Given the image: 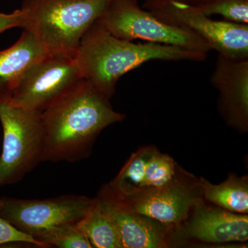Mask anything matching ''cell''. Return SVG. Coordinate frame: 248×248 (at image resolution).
<instances>
[{
  "label": "cell",
  "mask_w": 248,
  "mask_h": 248,
  "mask_svg": "<svg viewBox=\"0 0 248 248\" xmlns=\"http://www.w3.org/2000/svg\"><path fill=\"white\" fill-rule=\"evenodd\" d=\"M95 199L113 221L122 248H164L172 244L174 228L134 211L108 184L103 186Z\"/></svg>",
  "instance_id": "obj_11"
},
{
  "label": "cell",
  "mask_w": 248,
  "mask_h": 248,
  "mask_svg": "<svg viewBox=\"0 0 248 248\" xmlns=\"http://www.w3.org/2000/svg\"><path fill=\"white\" fill-rule=\"evenodd\" d=\"M42 161L76 162L87 157L99 133L125 115L110 98L84 81L42 113Z\"/></svg>",
  "instance_id": "obj_1"
},
{
  "label": "cell",
  "mask_w": 248,
  "mask_h": 248,
  "mask_svg": "<svg viewBox=\"0 0 248 248\" xmlns=\"http://www.w3.org/2000/svg\"><path fill=\"white\" fill-rule=\"evenodd\" d=\"M199 9L209 17L218 15L228 22L248 24V0H213Z\"/></svg>",
  "instance_id": "obj_19"
},
{
  "label": "cell",
  "mask_w": 248,
  "mask_h": 248,
  "mask_svg": "<svg viewBox=\"0 0 248 248\" xmlns=\"http://www.w3.org/2000/svg\"><path fill=\"white\" fill-rule=\"evenodd\" d=\"M210 81L218 91V110L228 125L248 128V59L231 60L218 54Z\"/></svg>",
  "instance_id": "obj_12"
},
{
  "label": "cell",
  "mask_w": 248,
  "mask_h": 248,
  "mask_svg": "<svg viewBox=\"0 0 248 248\" xmlns=\"http://www.w3.org/2000/svg\"><path fill=\"white\" fill-rule=\"evenodd\" d=\"M110 0H23V29L48 53L76 57L80 40Z\"/></svg>",
  "instance_id": "obj_3"
},
{
  "label": "cell",
  "mask_w": 248,
  "mask_h": 248,
  "mask_svg": "<svg viewBox=\"0 0 248 248\" xmlns=\"http://www.w3.org/2000/svg\"><path fill=\"white\" fill-rule=\"evenodd\" d=\"M42 113L0 101L3 128L0 156V187L19 182L42 162Z\"/></svg>",
  "instance_id": "obj_4"
},
{
  "label": "cell",
  "mask_w": 248,
  "mask_h": 248,
  "mask_svg": "<svg viewBox=\"0 0 248 248\" xmlns=\"http://www.w3.org/2000/svg\"><path fill=\"white\" fill-rule=\"evenodd\" d=\"M155 150L153 146L143 147L130 156L117 177L108 184L116 195L125 198L143 188L147 165Z\"/></svg>",
  "instance_id": "obj_16"
},
{
  "label": "cell",
  "mask_w": 248,
  "mask_h": 248,
  "mask_svg": "<svg viewBox=\"0 0 248 248\" xmlns=\"http://www.w3.org/2000/svg\"><path fill=\"white\" fill-rule=\"evenodd\" d=\"M199 180L204 200L232 213L248 215L247 176L240 177L236 174H230L228 179L220 184H211L203 178Z\"/></svg>",
  "instance_id": "obj_14"
},
{
  "label": "cell",
  "mask_w": 248,
  "mask_h": 248,
  "mask_svg": "<svg viewBox=\"0 0 248 248\" xmlns=\"http://www.w3.org/2000/svg\"><path fill=\"white\" fill-rule=\"evenodd\" d=\"M213 0H146L143 4V9L148 11H153L159 9L170 2H181L200 8Z\"/></svg>",
  "instance_id": "obj_22"
},
{
  "label": "cell",
  "mask_w": 248,
  "mask_h": 248,
  "mask_svg": "<svg viewBox=\"0 0 248 248\" xmlns=\"http://www.w3.org/2000/svg\"><path fill=\"white\" fill-rule=\"evenodd\" d=\"M150 12L165 22L192 31L225 58L248 59V24L215 20L196 6L175 1Z\"/></svg>",
  "instance_id": "obj_7"
},
{
  "label": "cell",
  "mask_w": 248,
  "mask_h": 248,
  "mask_svg": "<svg viewBox=\"0 0 248 248\" xmlns=\"http://www.w3.org/2000/svg\"><path fill=\"white\" fill-rule=\"evenodd\" d=\"M24 14L22 9H17L9 14H0V33L14 27L22 28Z\"/></svg>",
  "instance_id": "obj_21"
},
{
  "label": "cell",
  "mask_w": 248,
  "mask_h": 248,
  "mask_svg": "<svg viewBox=\"0 0 248 248\" xmlns=\"http://www.w3.org/2000/svg\"><path fill=\"white\" fill-rule=\"evenodd\" d=\"M207 57L174 46L121 40L96 20L81 37L76 60L85 81L110 99L120 78L146 62H202Z\"/></svg>",
  "instance_id": "obj_2"
},
{
  "label": "cell",
  "mask_w": 248,
  "mask_h": 248,
  "mask_svg": "<svg viewBox=\"0 0 248 248\" xmlns=\"http://www.w3.org/2000/svg\"><path fill=\"white\" fill-rule=\"evenodd\" d=\"M248 239V215L232 213L210 205L203 198L196 202L187 219L172 234V242L197 241L222 244L246 242Z\"/></svg>",
  "instance_id": "obj_10"
},
{
  "label": "cell",
  "mask_w": 248,
  "mask_h": 248,
  "mask_svg": "<svg viewBox=\"0 0 248 248\" xmlns=\"http://www.w3.org/2000/svg\"><path fill=\"white\" fill-rule=\"evenodd\" d=\"M84 80L76 57L48 53L24 73L9 102L42 113Z\"/></svg>",
  "instance_id": "obj_6"
},
{
  "label": "cell",
  "mask_w": 248,
  "mask_h": 248,
  "mask_svg": "<svg viewBox=\"0 0 248 248\" xmlns=\"http://www.w3.org/2000/svg\"><path fill=\"white\" fill-rule=\"evenodd\" d=\"M34 238L47 248H92L86 234L78 223L61 225L41 232Z\"/></svg>",
  "instance_id": "obj_17"
},
{
  "label": "cell",
  "mask_w": 248,
  "mask_h": 248,
  "mask_svg": "<svg viewBox=\"0 0 248 248\" xmlns=\"http://www.w3.org/2000/svg\"><path fill=\"white\" fill-rule=\"evenodd\" d=\"M12 243H23L39 248H47L45 244L34 239L31 235L19 231L0 216V246Z\"/></svg>",
  "instance_id": "obj_20"
},
{
  "label": "cell",
  "mask_w": 248,
  "mask_h": 248,
  "mask_svg": "<svg viewBox=\"0 0 248 248\" xmlns=\"http://www.w3.org/2000/svg\"><path fill=\"white\" fill-rule=\"evenodd\" d=\"M93 201L81 195H63L44 200L4 197L0 199V216L34 238L53 227L79 223L89 211Z\"/></svg>",
  "instance_id": "obj_8"
},
{
  "label": "cell",
  "mask_w": 248,
  "mask_h": 248,
  "mask_svg": "<svg viewBox=\"0 0 248 248\" xmlns=\"http://www.w3.org/2000/svg\"><path fill=\"white\" fill-rule=\"evenodd\" d=\"M179 170L171 156L155 150L147 165L143 189L161 187L169 184L176 177Z\"/></svg>",
  "instance_id": "obj_18"
},
{
  "label": "cell",
  "mask_w": 248,
  "mask_h": 248,
  "mask_svg": "<svg viewBox=\"0 0 248 248\" xmlns=\"http://www.w3.org/2000/svg\"><path fill=\"white\" fill-rule=\"evenodd\" d=\"M202 198L200 180L179 170L166 185L142 189L120 199L136 213L175 230L187 219L192 206Z\"/></svg>",
  "instance_id": "obj_9"
},
{
  "label": "cell",
  "mask_w": 248,
  "mask_h": 248,
  "mask_svg": "<svg viewBox=\"0 0 248 248\" xmlns=\"http://www.w3.org/2000/svg\"><path fill=\"white\" fill-rule=\"evenodd\" d=\"M47 53L35 36L25 30L14 45L0 50V101H10L24 73Z\"/></svg>",
  "instance_id": "obj_13"
},
{
  "label": "cell",
  "mask_w": 248,
  "mask_h": 248,
  "mask_svg": "<svg viewBox=\"0 0 248 248\" xmlns=\"http://www.w3.org/2000/svg\"><path fill=\"white\" fill-rule=\"evenodd\" d=\"M97 22L121 40L174 46L207 55L212 50L192 31L161 20L140 7L138 0H110Z\"/></svg>",
  "instance_id": "obj_5"
},
{
  "label": "cell",
  "mask_w": 248,
  "mask_h": 248,
  "mask_svg": "<svg viewBox=\"0 0 248 248\" xmlns=\"http://www.w3.org/2000/svg\"><path fill=\"white\" fill-rule=\"evenodd\" d=\"M78 225L93 248H122L113 221L95 198L89 211Z\"/></svg>",
  "instance_id": "obj_15"
}]
</instances>
